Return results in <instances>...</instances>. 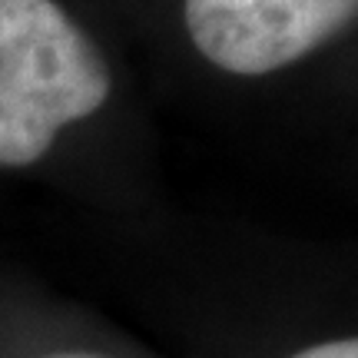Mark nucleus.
I'll return each mask as SVG.
<instances>
[{
    "mask_svg": "<svg viewBox=\"0 0 358 358\" xmlns=\"http://www.w3.org/2000/svg\"><path fill=\"white\" fill-rule=\"evenodd\" d=\"M96 43L57 0H0V166H30L110 100Z\"/></svg>",
    "mask_w": 358,
    "mask_h": 358,
    "instance_id": "1",
    "label": "nucleus"
},
{
    "mask_svg": "<svg viewBox=\"0 0 358 358\" xmlns=\"http://www.w3.org/2000/svg\"><path fill=\"white\" fill-rule=\"evenodd\" d=\"M355 20L358 0H186L196 50L239 77L295 64Z\"/></svg>",
    "mask_w": 358,
    "mask_h": 358,
    "instance_id": "2",
    "label": "nucleus"
},
{
    "mask_svg": "<svg viewBox=\"0 0 358 358\" xmlns=\"http://www.w3.org/2000/svg\"><path fill=\"white\" fill-rule=\"evenodd\" d=\"M53 358H93V355H53Z\"/></svg>",
    "mask_w": 358,
    "mask_h": 358,
    "instance_id": "4",
    "label": "nucleus"
},
{
    "mask_svg": "<svg viewBox=\"0 0 358 358\" xmlns=\"http://www.w3.org/2000/svg\"><path fill=\"white\" fill-rule=\"evenodd\" d=\"M292 358H358V338H342V342H322Z\"/></svg>",
    "mask_w": 358,
    "mask_h": 358,
    "instance_id": "3",
    "label": "nucleus"
}]
</instances>
